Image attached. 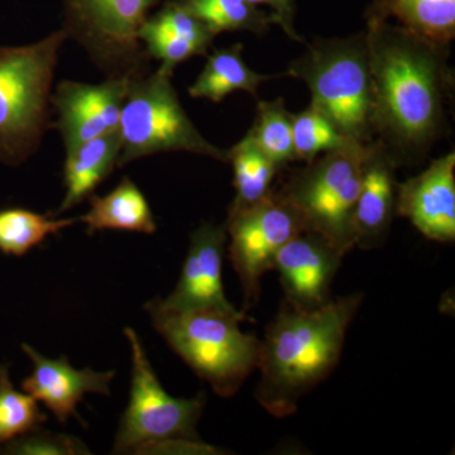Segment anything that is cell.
I'll return each instance as SVG.
<instances>
[{
	"mask_svg": "<svg viewBox=\"0 0 455 455\" xmlns=\"http://www.w3.org/2000/svg\"><path fill=\"white\" fill-rule=\"evenodd\" d=\"M374 133L397 166L419 161L442 136L453 74L449 47L390 22L367 23Z\"/></svg>",
	"mask_w": 455,
	"mask_h": 455,
	"instance_id": "obj_1",
	"label": "cell"
},
{
	"mask_svg": "<svg viewBox=\"0 0 455 455\" xmlns=\"http://www.w3.org/2000/svg\"><path fill=\"white\" fill-rule=\"evenodd\" d=\"M361 304L359 293L313 310L284 302L259 340L256 397L266 411L276 418L292 415L299 401L333 372Z\"/></svg>",
	"mask_w": 455,
	"mask_h": 455,
	"instance_id": "obj_2",
	"label": "cell"
},
{
	"mask_svg": "<svg viewBox=\"0 0 455 455\" xmlns=\"http://www.w3.org/2000/svg\"><path fill=\"white\" fill-rule=\"evenodd\" d=\"M145 309L171 349L220 396H233L257 370L259 339L242 331L243 311L171 309L160 298Z\"/></svg>",
	"mask_w": 455,
	"mask_h": 455,
	"instance_id": "obj_3",
	"label": "cell"
},
{
	"mask_svg": "<svg viewBox=\"0 0 455 455\" xmlns=\"http://www.w3.org/2000/svg\"><path fill=\"white\" fill-rule=\"evenodd\" d=\"M68 36L0 46V163L20 166L38 151L50 128L53 80Z\"/></svg>",
	"mask_w": 455,
	"mask_h": 455,
	"instance_id": "obj_4",
	"label": "cell"
},
{
	"mask_svg": "<svg viewBox=\"0 0 455 455\" xmlns=\"http://www.w3.org/2000/svg\"><path fill=\"white\" fill-rule=\"evenodd\" d=\"M284 75L307 84L310 106L344 136L362 145L374 140V90L366 32L347 38H317Z\"/></svg>",
	"mask_w": 455,
	"mask_h": 455,
	"instance_id": "obj_5",
	"label": "cell"
},
{
	"mask_svg": "<svg viewBox=\"0 0 455 455\" xmlns=\"http://www.w3.org/2000/svg\"><path fill=\"white\" fill-rule=\"evenodd\" d=\"M368 145L319 155L292 171L276 190L299 215L305 232L319 235L343 257L355 248L353 220Z\"/></svg>",
	"mask_w": 455,
	"mask_h": 455,
	"instance_id": "obj_6",
	"label": "cell"
},
{
	"mask_svg": "<svg viewBox=\"0 0 455 455\" xmlns=\"http://www.w3.org/2000/svg\"><path fill=\"white\" fill-rule=\"evenodd\" d=\"M172 74L158 68L132 80L123 104L118 167L167 152H188L228 163V154L200 133L181 106Z\"/></svg>",
	"mask_w": 455,
	"mask_h": 455,
	"instance_id": "obj_7",
	"label": "cell"
},
{
	"mask_svg": "<svg viewBox=\"0 0 455 455\" xmlns=\"http://www.w3.org/2000/svg\"><path fill=\"white\" fill-rule=\"evenodd\" d=\"M160 0H62V31L86 51L107 77L147 73L151 57L140 29Z\"/></svg>",
	"mask_w": 455,
	"mask_h": 455,
	"instance_id": "obj_8",
	"label": "cell"
},
{
	"mask_svg": "<svg viewBox=\"0 0 455 455\" xmlns=\"http://www.w3.org/2000/svg\"><path fill=\"white\" fill-rule=\"evenodd\" d=\"M132 352L130 403L121 419L114 454H140L143 448L167 439H200L196 425L204 398L170 396L156 376L139 335L124 329Z\"/></svg>",
	"mask_w": 455,
	"mask_h": 455,
	"instance_id": "obj_9",
	"label": "cell"
},
{
	"mask_svg": "<svg viewBox=\"0 0 455 455\" xmlns=\"http://www.w3.org/2000/svg\"><path fill=\"white\" fill-rule=\"evenodd\" d=\"M229 259L244 293V310L259 299L260 280L274 267L277 253L290 239L305 232L301 220L275 188L247 208L228 209Z\"/></svg>",
	"mask_w": 455,
	"mask_h": 455,
	"instance_id": "obj_10",
	"label": "cell"
},
{
	"mask_svg": "<svg viewBox=\"0 0 455 455\" xmlns=\"http://www.w3.org/2000/svg\"><path fill=\"white\" fill-rule=\"evenodd\" d=\"M132 77H107L99 84L62 80L52 92L57 113L53 123L65 154L83 143L119 130L121 113Z\"/></svg>",
	"mask_w": 455,
	"mask_h": 455,
	"instance_id": "obj_11",
	"label": "cell"
},
{
	"mask_svg": "<svg viewBox=\"0 0 455 455\" xmlns=\"http://www.w3.org/2000/svg\"><path fill=\"white\" fill-rule=\"evenodd\" d=\"M337 251L319 235L301 232L281 248L274 260L286 304L313 310L331 301V287L340 267Z\"/></svg>",
	"mask_w": 455,
	"mask_h": 455,
	"instance_id": "obj_12",
	"label": "cell"
},
{
	"mask_svg": "<svg viewBox=\"0 0 455 455\" xmlns=\"http://www.w3.org/2000/svg\"><path fill=\"white\" fill-rule=\"evenodd\" d=\"M455 154L436 158L420 175L397 185L396 214L430 241L455 239Z\"/></svg>",
	"mask_w": 455,
	"mask_h": 455,
	"instance_id": "obj_13",
	"label": "cell"
},
{
	"mask_svg": "<svg viewBox=\"0 0 455 455\" xmlns=\"http://www.w3.org/2000/svg\"><path fill=\"white\" fill-rule=\"evenodd\" d=\"M227 232L224 226L204 223L191 235L190 245L175 290L161 299L171 309L211 307L238 313L224 292L221 265L226 250Z\"/></svg>",
	"mask_w": 455,
	"mask_h": 455,
	"instance_id": "obj_14",
	"label": "cell"
},
{
	"mask_svg": "<svg viewBox=\"0 0 455 455\" xmlns=\"http://www.w3.org/2000/svg\"><path fill=\"white\" fill-rule=\"evenodd\" d=\"M22 349L33 363L32 373L22 382V390L44 403L60 423L76 416V407L86 394L109 396L110 382L116 377L113 371L76 370L65 355L47 358L28 344H22Z\"/></svg>",
	"mask_w": 455,
	"mask_h": 455,
	"instance_id": "obj_15",
	"label": "cell"
},
{
	"mask_svg": "<svg viewBox=\"0 0 455 455\" xmlns=\"http://www.w3.org/2000/svg\"><path fill=\"white\" fill-rule=\"evenodd\" d=\"M396 161L381 140L368 145L361 188L355 209V247H379L390 233L396 214Z\"/></svg>",
	"mask_w": 455,
	"mask_h": 455,
	"instance_id": "obj_16",
	"label": "cell"
},
{
	"mask_svg": "<svg viewBox=\"0 0 455 455\" xmlns=\"http://www.w3.org/2000/svg\"><path fill=\"white\" fill-rule=\"evenodd\" d=\"M139 37L148 56L161 62L158 68L173 75L176 66L206 55L215 36L179 0H167L160 11L149 14Z\"/></svg>",
	"mask_w": 455,
	"mask_h": 455,
	"instance_id": "obj_17",
	"label": "cell"
},
{
	"mask_svg": "<svg viewBox=\"0 0 455 455\" xmlns=\"http://www.w3.org/2000/svg\"><path fill=\"white\" fill-rule=\"evenodd\" d=\"M119 154V130L90 140L65 154V196L56 215L70 211L92 196L95 188L116 169Z\"/></svg>",
	"mask_w": 455,
	"mask_h": 455,
	"instance_id": "obj_18",
	"label": "cell"
},
{
	"mask_svg": "<svg viewBox=\"0 0 455 455\" xmlns=\"http://www.w3.org/2000/svg\"><path fill=\"white\" fill-rule=\"evenodd\" d=\"M367 23L397 20L398 26L442 46L455 37V0H372Z\"/></svg>",
	"mask_w": 455,
	"mask_h": 455,
	"instance_id": "obj_19",
	"label": "cell"
},
{
	"mask_svg": "<svg viewBox=\"0 0 455 455\" xmlns=\"http://www.w3.org/2000/svg\"><path fill=\"white\" fill-rule=\"evenodd\" d=\"M89 203V211L79 220L88 235L109 229L154 235L157 230L146 196L130 178H123L107 196H90Z\"/></svg>",
	"mask_w": 455,
	"mask_h": 455,
	"instance_id": "obj_20",
	"label": "cell"
},
{
	"mask_svg": "<svg viewBox=\"0 0 455 455\" xmlns=\"http://www.w3.org/2000/svg\"><path fill=\"white\" fill-rule=\"evenodd\" d=\"M284 75V74H283ZM283 75H265L253 71L243 59V44L215 50L208 56L202 73L188 88L191 98L209 99L220 103L235 92H245L257 97L259 86Z\"/></svg>",
	"mask_w": 455,
	"mask_h": 455,
	"instance_id": "obj_21",
	"label": "cell"
},
{
	"mask_svg": "<svg viewBox=\"0 0 455 455\" xmlns=\"http://www.w3.org/2000/svg\"><path fill=\"white\" fill-rule=\"evenodd\" d=\"M232 164L235 197L229 208H247L259 203L272 191V182L280 171L268 156L260 151L250 134L228 149Z\"/></svg>",
	"mask_w": 455,
	"mask_h": 455,
	"instance_id": "obj_22",
	"label": "cell"
},
{
	"mask_svg": "<svg viewBox=\"0 0 455 455\" xmlns=\"http://www.w3.org/2000/svg\"><path fill=\"white\" fill-rule=\"evenodd\" d=\"M217 37L223 32H251L263 36L275 25L269 12L248 0H179Z\"/></svg>",
	"mask_w": 455,
	"mask_h": 455,
	"instance_id": "obj_23",
	"label": "cell"
},
{
	"mask_svg": "<svg viewBox=\"0 0 455 455\" xmlns=\"http://www.w3.org/2000/svg\"><path fill=\"white\" fill-rule=\"evenodd\" d=\"M79 220H53L47 215L11 208L0 211V252L8 256H25L32 248L55 235Z\"/></svg>",
	"mask_w": 455,
	"mask_h": 455,
	"instance_id": "obj_24",
	"label": "cell"
},
{
	"mask_svg": "<svg viewBox=\"0 0 455 455\" xmlns=\"http://www.w3.org/2000/svg\"><path fill=\"white\" fill-rule=\"evenodd\" d=\"M247 133L280 169L295 161L292 113L284 107L283 99L259 101L256 121Z\"/></svg>",
	"mask_w": 455,
	"mask_h": 455,
	"instance_id": "obj_25",
	"label": "cell"
},
{
	"mask_svg": "<svg viewBox=\"0 0 455 455\" xmlns=\"http://www.w3.org/2000/svg\"><path fill=\"white\" fill-rule=\"evenodd\" d=\"M292 139L295 161L307 164L325 152L362 145L344 136L324 114L311 106L292 114Z\"/></svg>",
	"mask_w": 455,
	"mask_h": 455,
	"instance_id": "obj_26",
	"label": "cell"
},
{
	"mask_svg": "<svg viewBox=\"0 0 455 455\" xmlns=\"http://www.w3.org/2000/svg\"><path fill=\"white\" fill-rule=\"evenodd\" d=\"M46 421L47 415L41 411L37 401L17 391L9 379L8 367L0 364V451Z\"/></svg>",
	"mask_w": 455,
	"mask_h": 455,
	"instance_id": "obj_27",
	"label": "cell"
},
{
	"mask_svg": "<svg viewBox=\"0 0 455 455\" xmlns=\"http://www.w3.org/2000/svg\"><path fill=\"white\" fill-rule=\"evenodd\" d=\"M5 454L20 455H89L92 451L79 438L66 434L37 429L12 440L2 448Z\"/></svg>",
	"mask_w": 455,
	"mask_h": 455,
	"instance_id": "obj_28",
	"label": "cell"
},
{
	"mask_svg": "<svg viewBox=\"0 0 455 455\" xmlns=\"http://www.w3.org/2000/svg\"><path fill=\"white\" fill-rule=\"evenodd\" d=\"M256 7L265 5L269 8V14L274 18L275 25L280 26L286 36L292 41L304 42L300 33L295 28L296 3L295 0H248Z\"/></svg>",
	"mask_w": 455,
	"mask_h": 455,
	"instance_id": "obj_29",
	"label": "cell"
}]
</instances>
